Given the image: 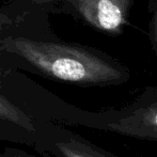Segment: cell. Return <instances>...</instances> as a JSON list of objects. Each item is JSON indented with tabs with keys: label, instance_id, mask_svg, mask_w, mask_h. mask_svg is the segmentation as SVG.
I'll use <instances>...</instances> for the list:
<instances>
[{
	"label": "cell",
	"instance_id": "cell-6",
	"mask_svg": "<svg viewBox=\"0 0 157 157\" xmlns=\"http://www.w3.org/2000/svg\"><path fill=\"white\" fill-rule=\"evenodd\" d=\"M149 39H150V43H151L152 50L154 52V54L157 55V0H155L154 12L153 15H152L151 23H150Z\"/></svg>",
	"mask_w": 157,
	"mask_h": 157
},
{
	"label": "cell",
	"instance_id": "cell-7",
	"mask_svg": "<svg viewBox=\"0 0 157 157\" xmlns=\"http://www.w3.org/2000/svg\"><path fill=\"white\" fill-rule=\"evenodd\" d=\"M0 157H35L29 153L16 149H6L2 153H0Z\"/></svg>",
	"mask_w": 157,
	"mask_h": 157
},
{
	"label": "cell",
	"instance_id": "cell-2",
	"mask_svg": "<svg viewBox=\"0 0 157 157\" xmlns=\"http://www.w3.org/2000/svg\"><path fill=\"white\" fill-rule=\"evenodd\" d=\"M77 123L132 138L157 141V86L147 87L121 109L80 111Z\"/></svg>",
	"mask_w": 157,
	"mask_h": 157
},
{
	"label": "cell",
	"instance_id": "cell-1",
	"mask_svg": "<svg viewBox=\"0 0 157 157\" xmlns=\"http://www.w3.org/2000/svg\"><path fill=\"white\" fill-rule=\"evenodd\" d=\"M11 50L44 75L80 86H118L130 73L124 64L94 48L57 42L15 37Z\"/></svg>",
	"mask_w": 157,
	"mask_h": 157
},
{
	"label": "cell",
	"instance_id": "cell-8",
	"mask_svg": "<svg viewBox=\"0 0 157 157\" xmlns=\"http://www.w3.org/2000/svg\"><path fill=\"white\" fill-rule=\"evenodd\" d=\"M36 2H50V1H55V0H35Z\"/></svg>",
	"mask_w": 157,
	"mask_h": 157
},
{
	"label": "cell",
	"instance_id": "cell-5",
	"mask_svg": "<svg viewBox=\"0 0 157 157\" xmlns=\"http://www.w3.org/2000/svg\"><path fill=\"white\" fill-rule=\"evenodd\" d=\"M0 120L19 125L32 134H35L36 132V125L32 122L30 117L2 95H0Z\"/></svg>",
	"mask_w": 157,
	"mask_h": 157
},
{
	"label": "cell",
	"instance_id": "cell-3",
	"mask_svg": "<svg viewBox=\"0 0 157 157\" xmlns=\"http://www.w3.org/2000/svg\"><path fill=\"white\" fill-rule=\"evenodd\" d=\"M34 135H36V149L54 157H117L76 132L58 125H48L43 129L36 128Z\"/></svg>",
	"mask_w": 157,
	"mask_h": 157
},
{
	"label": "cell",
	"instance_id": "cell-4",
	"mask_svg": "<svg viewBox=\"0 0 157 157\" xmlns=\"http://www.w3.org/2000/svg\"><path fill=\"white\" fill-rule=\"evenodd\" d=\"M89 25L110 34H118L127 24L134 0H70Z\"/></svg>",
	"mask_w": 157,
	"mask_h": 157
}]
</instances>
